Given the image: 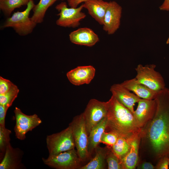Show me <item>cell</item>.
<instances>
[{
	"mask_svg": "<svg viewBox=\"0 0 169 169\" xmlns=\"http://www.w3.org/2000/svg\"><path fill=\"white\" fill-rule=\"evenodd\" d=\"M154 99L156 107L152 119L143 130L156 155L169 156V88L157 92Z\"/></svg>",
	"mask_w": 169,
	"mask_h": 169,
	"instance_id": "obj_1",
	"label": "cell"
},
{
	"mask_svg": "<svg viewBox=\"0 0 169 169\" xmlns=\"http://www.w3.org/2000/svg\"><path fill=\"white\" fill-rule=\"evenodd\" d=\"M107 114L106 130L126 138L134 137L143 130L136 123L133 113L112 95L106 102ZM105 130V131H106Z\"/></svg>",
	"mask_w": 169,
	"mask_h": 169,
	"instance_id": "obj_2",
	"label": "cell"
},
{
	"mask_svg": "<svg viewBox=\"0 0 169 169\" xmlns=\"http://www.w3.org/2000/svg\"><path fill=\"white\" fill-rule=\"evenodd\" d=\"M26 9L22 12H15L12 16L8 18L2 27L13 28L18 34L25 36L31 33L37 23L29 18L30 11L35 4L33 0L27 4Z\"/></svg>",
	"mask_w": 169,
	"mask_h": 169,
	"instance_id": "obj_3",
	"label": "cell"
},
{
	"mask_svg": "<svg viewBox=\"0 0 169 169\" xmlns=\"http://www.w3.org/2000/svg\"><path fill=\"white\" fill-rule=\"evenodd\" d=\"M46 141L49 156L57 155L75 147L72 129L69 125L60 132L47 136Z\"/></svg>",
	"mask_w": 169,
	"mask_h": 169,
	"instance_id": "obj_4",
	"label": "cell"
},
{
	"mask_svg": "<svg viewBox=\"0 0 169 169\" xmlns=\"http://www.w3.org/2000/svg\"><path fill=\"white\" fill-rule=\"evenodd\" d=\"M69 125L72 129L77 153L84 162L90 157L88 150V135L82 113L74 117Z\"/></svg>",
	"mask_w": 169,
	"mask_h": 169,
	"instance_id": "obj_5",
	"label": "cell"
},
{
	"mask_svg": "<svg viewBox=\"0 0 169 169\" xmlns=\"http://www.w3.org/2000/svg\"><path fill=\"white\" fill-rule=\"evenodd\" d=\"M155 64L137 65L135 69L136 73L135 78L138 83L151 90L158 92L166 87L164 79L159 72L155 70Z\"/></svg>",
	"mask_w": 169,
	"mask_h": 169,
	"instance_id": "obj_6",
	"label": "cell"
},
{
	"mask_svg": "<svg viewBox=\"0 0 169 169\" xmlns=\"http://www.w3.org/2000/svg\"><path fill=\"white\" fill-rule=\"evenodd\" d=\"M42 160L45 165L56 169H79L82 166V161L75 149L43 157Z\"/></svg>",
	"mask_w": 169,
	"mask_h": 169,
	"instance_id": "obj_7",
	"label": "cell"
},
{
	"mask_svg": "<svg viewBox=\"0 0 169 169\" xmlns=\"http://www.w3.org/2000/svg\"><path fill=\"white\" fill-rule=\"evenodd\" d=\"M84 8L83 4L76 8H68L67 3L62 2L57 5L56 9L59 12V16L56 21L57 25L65 27L74 28L80 24V21L85 18V13L81 11Z\"/></svg>",
	"mask_w": 169,
	"mask_h": 169,
	"instance_id": "obj_8",
	"label": "cell"
},
{
	"mask_svg": "<svg viewBox=\"0 0 169 169\" xmlns=\"http://www.w3.org/2000/svg\"><path fill=\"white\" fill-rule=\"evenodd\" d=\"M82 114L89 135L93 128L106 117V102L91 99L88 102Z\"/></svg>",
	"mask_w": 169,
	"mask_h": 169,
	"instance_id": "obj_9",
	"label": "cell"
},
{
	"mask_svg": "<svg viewBox=\"0 0 169 169\" xmlns=\"http://www.w3.org/2000/svg\"><path fill=\"white\" fill-rule=\"evenodd\" d=\"M15 125L14 128L15 136L20 140H24L26 134L32 131L42 123L41 120L36 114L28 115L23 113L21 110L16 107L14 110Z\"/></svg>",
	"mask_w": 169,
	"mask_h": 169,
	"instance_id": "obj_10",
	"label": "cell"
},
{
	"mask_svg": "<svg viewBox=\"0 0 169 169\" xmlns=\"http://www.w3.org/2000/svg\"><path fill=\"white\" fill-rule=\"evenodd\" d=\"M137 103V108L133 114L139 126L143 130L155 115L156 102L155 99L147 100L141 98Z\"/></svg>",
	"mask_w": 169,
	"mask_h": 169,
	"instance_id": "obj_11",
	"label": "cell"
},
{
	"mask_svg": "<svg viewBox=\"0 0 169 169\" xmlns=\"http://www.w3.org/2000/svg\"><path fill=\"white\" fill-rule=\"evenodd\" d=\"M122 8L115 1L109 2L104 17L103 29L108 34H114L119 28L122 13Z\"/></svg>",
	"mask_w": 169,
	"mask_h": 169,
	"instance_id": "obj_12",
	"label": "cell"
},
{
	"mask_svg": "<svg viewBox=\"0 0 169 169\" xmlns=\"http://www.w3.org/2000/svg\"><path fill=\"white\" fill-rule=\"evenodd\" d=\"M23 151L18 148H13L10 144L7 146L0 163V169H24L22 162Z\"/></svg>",
	"mask_w": 169,
	"mask_h": 169,
	"instance_id": "obj_13",
	"label": "cell"
},
{
	"mask_svg": "<svg viewBox=\"0 0 169 169\" xmlns=\"http://www.w3.org/2000/svg\"><path fill=\"white\" fill-rule=\"evenodd\" d=\"M110 90L113 96L120 103L133 113L134 106L141 99L133 93L124 87L121 84H113Z\"/></svg>",
	"mask_w": 169,
	"mask_h": 169,
	"instance_id": "obj_14",
	"label": "cell"
},
{
	"mask_svg": "<svg viewBox=\"0 0 169 169\" xmlns=\"http://www.w3.org/2000/svg\"><path fill=\"white\" fill-rule=\"evenodd\" d=\"M95 72V68L91 65L79 66L69 71L66 75L71 83L77 86L89 84Z\"/></svg>",
	"mask_w": 169,
	"mask_h": 169,
	"instance_id": "obj_15",
	"label": "cell"
},
{
	"mask_svg": "<svg viewBox=\"0 0 169 169\" xmlns=\"http://www.w3.org/2000/svg\"><path fill=\"white\" fill-rule=\"evenodd\" d=\"M71 42L75 44L91 47L99 41L98 35L90 28H80L69 34Z\"/></svg>",
	"mask_w": 169,
	"mask_h": 169,
	"instance_id": "obj_16",
	"label": "cell"
},
{
	"mask_svg": "<svg viewBox=\"0 0 169 169\" xmlns=\"http://www.w3.org/2000/svg\"><path fill=\"white\" fill-rule=\"evenodd\" d=\"M143 132L137 135L131 142L130 150L120 160L123 169H134L137 166L139 159V149Z\"/></svg>",
	"mask_w": 169,
	"mask_h": 169,
	"instance_id": "obj_17",
	"label": "cell"
},
{
	"mask_svg": "<svg viewBox=\"0 0 169 169\" xmlns=\"http://www.w3.org/2000/svg\"><path fill=\"white\" fill-rule=\"evenodd\" d=\"M109 2L103 0H88L83 4L89 14L98 23L103 25L105 13Z\"/></svg>",
	"mask_w": 169,
	"mask_h": 169,
	"instance_id": "obj_18",
	"label": "cell"
},
{
	"mask_svg": "<svg viewBox=\"0 0 169 169\" xmlns=\"http://www.w3.org/2000/svg\"><path fill=\"white\" fill-rule=\"evenodd\" d=\"M121 84L141 99H154L157 92L151 90L145 85L138 83L135 78L125 80Z\"/></svg>",
	"mask_w": 169,
	"mask_h": 169,
	"instance_id": "obj_19",
	"label": "cell"
},
{
	"mask_svg": "<svg viewBox=\"0 0 169 169\" xmlns=\"http://www.w3.org/2000/svg\"><path fill=\"white\" fill-rule=\"evenodd\" d=\"M106 117L104 118L91 130L88 135V150L89 157L100 143V139L107 126Z\"/></svg>",
	"mask_w": 169,
	"mask_h": 169,
	"instance_id": "obj_20",
	"label": "cell"
},
{
	"mask_svg": "<svg viewBox=\"0 0 169 169\" xmlns=\"http://www.w3.org/2000/svg\"><path fill=\"white\" fill-rule=\"evenodd\" d=\"M109 150L106 146H98L95 149L94 157L87 164L82 166L79 169H104L105 168L106 156Z\"/></svg>",
	"mask_w": 169,
	"mask_h": 169,
	"instance_id": "obj_21",
	"label": "cell"
},
{
	"mask_svg": "<svg viewBox=\"0 0 169 169\" xmlns=\"http://www.w3.org/2000/svg\"><path fill=\"white\" fill-rule=\"evenodd\" d=\"M58 0H40L33 9V14L31 19L37 24L42 23L48 8Z\"/></svg>",
	"mask_w": 169,
	"mask_h": 169,
	"instance_id": "obj_22",
	"label": "cell"
},
{
	"mask_svg": "<svg viewBox=\"0 0 169 169\" xmlns=\"http://www.w3.org/2000/svg\"><path fill=\"white\" fill-rule=\"evenodd\" d=\"M136 136L130 138L119 136L116 143L110 148L112 152L120 160L129 151L131 142Z\"/></svg>",
	"mask_w": 169,
	"mask_h": 169,
	"instance_id": "obj_23",
	"label": "cell"
},
{
	"mask_svg": "<svg viewBox=\"0 0 169 169\" xmlns=\"http://www.w3.org/2000/svg\"><path fill=\"white\" fill-rule=\"evenodd\" d=\"M28 2L26 0H0V8L6 15L9 16L15 8L27 5Z\"/></svg>",
	"mask_w": 169,
	"mask_h": 169,
	"instance_id": "obj_24",
	"label": "cell"
},
{
	"mask_svg": "<svg viewBox=\"0 0 169 169\" xmlns=\"http://www.w3.org/2000/svg\"><path fill=\"white\" fill-rule=\"evenodd\" d=\"M19 92L18 87L14 84L8 91L0 95V105L8 110L17 97Z\"/></svg>",
	"mask_w": 169,
	"mask_h": 169,
	"instance_id": "obj_25",
	"label": "cell"
},
{
	"mask_svg": "<svg viewBox=\"0 0 169 169\" xmlns=\"http://www.w3.org/2000/svg\"><path fill=\"white\" fill-rule=\"evenodd\" d=\"M12 131L5 126H0V158L3 159L7 146L10 144V135Z\"/></svg>",
	"mask_w": 169,
	"mask_h": 169,
	"instance_id": "obj_26",
	"label": "cell"
},
{
	"mask_svg": "<svg viewBox=\"0 0 169 169\" xmlns=\"http://www.w3.org/2000/svg\"><path fill=\"white\" fill-rule=\"evenodd\" d=\"M109 147L106 156V161L108 169H123L120 160Z\"/></svg>",
	"mask_w": 169,
	"mask_h": 169,
	"instance_id": "obj_27",
	"label": "cell"
},
{
	"mask_svg": "<svg viewBox=\"0 0 169 169\" xmlns=\"http://www.w3.org/2000/svg\"><path fill=\"white\" fill-rule=\"evenodd\" d=\"M118 137L119 136L113 132L105 131L102 136L100 142L111 148L116 143Z\"/></svg>",
	"mask_w": 169,
	"mask_h": 169,
	"instance_id": "obj_28",
	"label": "cell"
},
{
	"mask_svg": "<svg viewBox=\"0 0 169 169\" xmlns=\"http://www.w3.org/2000/svg\"><path fill=\"white\" fill-rule=\"evenodd\" d=\"M14 84L9 80L0 77V95L7 92Z\"/></svg>",
	"mask_w": 169,
	"mask_h": 169,
	"instance_id": "obj_29",
	"label": "cell"
},
{
	"mask_svg": "<svg viewBox=\"0 0 169 169\" xmlns=\"http://www.w3.org/2000/svg\"><path fill=\"white\" fill-rule=\"evenodd\" d=\"M169 166V156H165L160 158L155 166L156 169H168Z\"/></svg>",
	"mask_w": 169,
	"mask_h": 169,
	"instance_id": "obj_30",
	"label": "cell"
},
{
	"mask_svg": "<svg viewBox=\"0 0 169 169\" xmlns=\"http://www.w3.org/2000/svg\"><path fill=\"white\" fill-rule=\"evenodd\" d=\"M7 110L0 105V126H5V118Z\"/></svg>",
	"mask_w": 169,
	"mask_h": 169,
	"instance_id": "obj_31",
	"label": "cell"
},
{
	"mask_svg": "<svg viewBox=\"0 0 169 169\" xmlns=\"http://www.w3.org/2000/svg\"><path fill=\"white\" fill-rule=\"evenodd\" d=\"M88 0H67L69 5L70 8H76L80 3Z\"/></svg>",
	"mask_w": 169,
	"mask_h": 169,
	"instance_id": "obj_32",
	"label": "cell"
},
{
	"mask_svg": "<svg viewBox=\"0 0 169 169\" xmlns=\"http://www.w3.org/2000/svg\"><path fill=\"white\" fill-rule=\"evenodd\" d=\"M159 8L161 11H169V0H164Z\"/></svg>",
	"mask_w": 169,
	"mask_h": 169,
	"instance_id": "obj_33",
	"label": "cell"
},
{
	"mask_svg": "<svg viewBox=\"0 0 169 169\" xmlns=\"http://www.w3.org/2000/svg\"><path fill=\"white\" fill-rule=\"evenodd\" d=\"M140 168L143 169H155V166L150 162H144L141 165Z\"/></svg>",
	"mask_w": 169,
	"mask_h": 169,
	"instance_id": "obj_34",
	"label": "cell"
},
{
	"mask_svg": "<svg viewBox=\"0 0 169 169\" xmlns=\"http://www.w3.org/2000/svg\"><path fill=\"white\" fill-rule=\"evenodd\" d=\"M166 44H169V37L168 38L166 41Z\"/></svg>",
	"mask_w": 169,
	"mask_h": 169,
	"instance_id": "obj_35",
	"label": "cell"
},
{
	"mask_svg": "<svg viewBox=\"0 0 169 169\" xmlns=\"http://www.w3.org/2000/svg\"><path fill=\"white\" fill-rule=\"evenodd\" d=\"M27 0V1H28V2H29V1H31V0Z\"/></svg>",
	"mask_w": 169,
	"mask_h": 169,
	"instance_id": "obj_36",
	"label": "cell"
}]
</instances>
